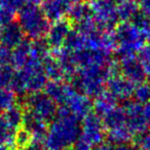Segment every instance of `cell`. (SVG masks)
Wrapping results in <instances>:
<instances>
[{"label": "cell", "instance_id": "6da1fadb", "mask_svg": "<svg viewBox=\"0 0 150 150\" xmlns=\"http://www.w3.org/2000/svg\"><path fill=\"white\" fill-rule=\"evenodd\" d=\"M80 120L59 107L58 115L50 123L43 141L45 150H69L80 137Z\"/></svg>", "mask_w": 150, "mask_h": 150}, {"label": "cell", "instance_id": "7a4b0ae2", "mask_svg": "<svg viewBox=\"0 0 150 150\" xmlns=\"http://www.w3.org/2000/svg\"><path fill=\"white\" fill-rule=\"evenodd\" d=\"M18 24L27 39L38 40L45 38L50 27V22L44 15L41 7L25 3L18 11Z\"/></svg>", "mask_w": 150, "mask_h": 150}, {"label": "cell", "instance_id": "3957f363", "mask_svg": "<svg viewBox=\"0 0 150 150\" xmlns=\"http://www.w3.org/2000/svg\"><path fill=\"white\" fill-rule=\"evenodd\" d=\"M115 52L120 58L135 56L146 44L145 34L131 22L119 23L114 28Z\"/></svg>", "mask_w": 150, "mask_h": 150}, {"label": "cell", "instance_id": "277c9868", "mask_svg": "<svg viewBox=\"0 0 150 150\" xmlns=\"http://www.w3.org/2000/svg\"><path fill=\"white\" fill-rule=\"evenodd\" d=\"M23 107L47 125L54 120L59 110L57 103L41 91L27 95L24 98Z\"/></svg>", "mask_w": 150, "mask_h": 150}, {"label": "cell", "instance_id": "5b68a950", "mask_svg": "<svg viewBox=\"0 0 150 150\" xmlns=\"http://www.w3.org/2000/svg\"><path fill=\"white\" fill-rule=\"evenodd\" d=\"M116 4L112 0H94L90 3L94 21L101 30H113L118 25Z\"/></svg>", "mask_w": 150, "mask_h": 150}, {"label": "cell", "instance_id": "8992f818", "mask_svg": "<svg viewBox=\"0 0 150 150\" xmlns=\"http://www.w3.org/2000/svg\"><path fill=\"white\" fill-rule=\"evenodd\" d=\"M106 127L102 119L94 112H91L82 119L79 138L92 147H97L106 140Z\"/></svg>", "mask_w": 150, "mask_h": 150}, {"label": "cell", "instance_id": "52a82bcc", "mask_svg": "<svg viewBox=\"0 0 150 150\" xmlns=\"http://www.w3.org/2000/svg\"><path fill=\"white\" fill-rule=\"evenodd\" d=\"M127 118V127L134 136H138L148 131L150 125L144 112V105L136 101H127L123 105Z\"/></svg>", "mask_w": 150, "mask_h": 150}, {"label": "cell", "instance_id": "ba28073f", "mask_svg": "<svg viewBox=\"0 0 150 150\" xmlns=\"http://www.w3.org/2000/svg\"><path fill=\"white\" fill-rule=\"evenodd\" d=\"M135 84L125 78L120 73H113L106 82V92H108L116 101L127 102L133 97Z\"/></svg>", "mask_w": 150, "mask_h": 150}, {"label": "cell", "instance_id": "9c48e42d", "mask_svg": "<svg viewBox=\"0 0 150 150\" xmlns=\"http://www.w3.org/2000/svg\"><path fill=\"white\" fill-rule=\"evenodd\" d=\"M60 108H63L79 120H82L92 112L93 103L88 97L74 90Z\"/></svg>", "mask_w": 150, "mask_h": 150}, {"label": "cell", "instance_id": "30bf717a", "mask_svg": "<svg viewBox=\"0 0 150 150\" xmlns=\"http://www.w3.org/2000/svg\"><path fill=\"white\" fill-rule=\"evenodd\" d=\"M72 30V24L66 17L54 22L45 36V40L50 47V50L62 48Z\"/></svg>", "mask_w": 150, "mask_h": 150}, {"label": "cell", "instance_id": "8fae6325", "mask_svg": "<svg viewBox=\"0 0 150 150\" xmlns=\"http://www.w3.org/2000/svg\"><path fill=\"white\" fill-rule=\"evenodd\" d=\"M118 68L119 73L135 86L143 83L147 79L145 71L143 70L137 57L135 56H127L120 58L118 62Z\"/></svg>", "mask_w": 150, "mask_h": 150}, {"label": "cell", "instance_id": "7c38bea8", "mask_svg": "<svg viewBox=\"0 0 150 150\" xmlns=\"http://www.w3.org/2000/svg\"><path fill=\"white\" fill-rule=\"evenodd\" d=\"M48 125H47L45 121L41 120L37 116H35L34 114H32L31 112H29L24 108V117L22 127L31 135L33 141H44V138H45V135L47 133Z\"/></svg>", "mask_w": 150, "mask_h": 150}, {"label": "cell", "instance_id": "4fadbf2b", "mask_svg": "<svg viewBox=\"0 0 150 150\" xmlns=\"http://www.w3.org/2000/svg\"><path fill=\"white\" fill-rule=\"evenodd\" d=\"M24 39L25 35L18 22L13 21L0 28V45L6 50H11L16 48Z\"/></svg>", "mask_w": 150, "mask_h": 150}, {"label": "cell", "instance_id": "5bb4252c", "mask_svg": "<svg viewBox=\"0 0 150 150\" xmlns=\"http://www.w3.org/2000/svg\"><path fill=\"white\" fill-rule=\"evenodd\" d=\"M67 19L72 24V27L78 28L80 26L94 21L90 3L84 1H78L71 5L67 13Z\"/></svg>", "mask_w": 150, "mask_h": 150}, {"label": "cell", "instance_id": "9a60e30c", "mask_svg": "<svg viewBox=\"0 0 150 150\" xmlns=\"http://www.w3.org/2000/svg\"><path fill=\"white\" fill-rule=\"evenodd\" d=\"M72 3L68 0H43L41 8L50 22H56L65 18Z\"/></svg>", "mask_w": 150, "mask_h": 150}, {"label": "cell", "instance_id": "2e32d148", "mask_svg": "<svg viewBox=\"0 0 150 150\" xmlns=\"http://www.w3.org/2000/svg\"><path fill=\"white\" fill-rule=\"evenodd\" d=\"M116 107L117 101L106 91H104L102 94L96 97L94 103H93L94 113L98 115L101 119L104 118L107 114H109Z\"/></svg>", "mask_w": 150, "mask_h": 150}, {"label": "cell", "instance_id": "e0dca14e", "mask_svg": "<svg viewBox=\"0 0 150 150\" xmlns=\"http://www.w3.org/2000/svg\"><path fill=\"white\" fill-rule=\"evenodd\" d=\"M31 54V40L25 38L16 48L11 50V65L16 69H21L29 62Z\"/></svg>", "mask_w": 150, "mask_h": 150}, {"label": "cell", "instance_id": "ac0fdd59", "mask_svg": "<svg viewBox=\"0 0 150 150\" xmlns=\"http://www.w3.org/2000/svg\"><path fill=\"white\" fill-rule=\"evenodd\" d=\"M139 11L140 7L135 0H122L116 4V13L119 23L131 22Z\"/></svg>", "mask_w": 150, "mask_h": 150}, {"label": "cell", "instance_id": "d6986e66", "mask_svg": "<svg viewBox=\"0 0 150 150\" xmlns=\"http://www.w3.org/2000/svg\"><path fill=\"white\" fill-rule=\"evenodd\" d=\"M102 120L105 127H106V131L127 125V118H125V112L123 106H117L109 114H107Z\"/></svg>", "mask_w": 150, "mask_h": 150}, {"label": "cell", "instance_id": "ffe728a7", "mask_svg": "<svg viewBox=\"0 0 150 150\" xmlns=\"http://www.w3.org/2000/svg\"><path fill=\"white\" fill-rule=\"evenodd\" d=\"M42 65H43L44 72H45L47 79L52 81H59V80L65 79L64 73L52 54L46 57L42 62Z\"/></svg>", "mask_w": 150, "mask_h": 150}, {"label": "cell", "instance_id": "44dd1931", "mask_svg": "<svg viewBox=\"0 0 150 150\" xmlns=\"http://www.w3.org/2000/svg\"><path fill=\"white\" fill-rule=\"evenodd\" d=\"M19 131V129H18ZM17 129H15L5 119L4 115L0 114V144H3L7 147H13L15 137L17 134Z\"/></svg>", "mask_w": 150, "mask_h": 150}, {"label": "cell", "instance_id": "7402d4cb", "mask_svg": "<svg viewBox=\"0 0 150 150\" xmlns=\"http://www.w3.org/2000/svg\"><path fill=\"white\" fill-rule=\"evenodd\" d=\"M4 115L5 119L7 120V122L11 125L15 129H20L22 127V123H23V117H24V108L22 105L16 104L13 107L6 110L4 113H2Z\"/></svg>", "mask_w": 150, "mask_h": 150}, {"label": "cell", "instance_id": "603a6c76", "mask_svg": "<svg viewBox=\"0 0 150 150\" xmlns=\"http://www.w3.org/2000/svg\"><path fill=\"white\" fill-rule=\"evenodd\" d=\"M17 104V95L9 88H0V114Z\"/></svg>", "mask_w": 150, "mask_h": 150}, {"label": "cell", "instance_id": "cb8c5ba5", "mask_svg": "<svg viewBox=\"0 0 150 150\" xmlns=\"http://www.w3.org/2000/svg\"><path fill=\"white\" fill-rule=\"evenodd\" d=\"M133 98L134 101L145 105L150 103V82H143L135 86Z\"/></svg>", "mask_w": 150, "mask_h": 150}, {"label": "cell", "instance_id": "d4e9b609", "mask_svg": "<svg viewBox=\"0 0 150 150\" xmlns=\"http://www.w3.org/2000/svg\"><path fill=\"white\" fill-rule=\"evenodd\" d=\"M137 59L141 64L143 70L147 75V79L150 82V44H145L137 52Z\"/></svg>", "mask_w": 150, "mask_h": 150}, {"label": "cell", "instance_id": "484cf974", "mask_svg": "<svg viewBox=\"0 0 150 150\" xmlns=\"http://www.w3.org/2000/svg\"><path fill=\"white\" fill-rule=\"evenodd\" d=\"M32 137L26 129L23 127L19 129L16 134L15 142H13V148L17 150H25L28 146L31 144Z\"/></svg>", "mask_w": 150, "mask_h": 150}, {"label": "cell", "instance_id": "4316f807", "mask_svg": "<svg viewBox=\"0 0 150 150\" xmlns=\"http://www.w3.org/2000/svg\"><path fill=\"white\" fill-rule=\"evenodd\" d=\"M17 13L13 9H9L7 7L0 6V28L3 26H6L15 21V18Z\"/></svg>", "mask_w": 150, "mask_h": 150}, {"label": "cell", "instance_id": "83f0119b", "mask_svg": "<svg viewBox=\"0 0 150 150\" xmlns=\"http://www.w3.org/2000/svg\"><path fill=\"white\" fill-rule=\"evenodd\" d=\"M136 142H134L139 150H150V129L136 136Z\"/></svg>", "mask_w": 150, "mask_h": 150}, {"label": "cell", "instance_id": "f1b7e54d", "mask_svg": "<svg viewBox=\"0 0 150 150\" xmlns=\"http://www.w3.org/2000/svg\"><path fill=\"white\" fill-rule=\"evenodd\" d=\"M114 150H139V148L132 142L127 144H121V145L115 146Z\"/></svg>", "mask_w": 150, "mask_h": 150}, {"label": "cell", "instance_id": "f546056e", "mask_svg": "<svg viewBox=\"0 0 150 150\" xmlns=\"http://www.w3.org/2000/svg\"><path fill=\"white\" fill-rule=\"evenodd\" d=\"M115 146L114 145H111V144L109 143H103L101 144V145L97 146V147H95L93 150H114Z\"/></svg>", "mask_w": 150, "mask_h": 150}, {"label": "cell", "instance_id": "4dcf8cb0", "mask_svg": "<svg viewBox=\"0 0 150 150\" xmlns=\"http://www.w3.org/2000/svg\"><path fill=\"white\" fill-rule=\"evenodd\" d=\"M0 150H7V147L3 144H0Z\"/></svg>", "mask_w": 150, "mask_h": 150}, {"label": "cell", "instance_id": "1f68e13d", "mask_svg": "<svg viewBox=\"0 0 150 150\" xmlns=\"http://www.w3.org/2000/svg\"><path fill=\"white\" fill-rule=\"evenodd\" d=\"M84 2H88V3H91L92 1H94V0H83Z\"/></svg>", "mask_w": 150, "mask_h": 150}, {"label": "cell", "instance_id": "d6a6232c", "mask_svg": "<svg viewBox=\"0 0 150 150\" xmlns=\"http://www.w3.org/2000/svg\"><path fill=\"white\" fill-rule=\"evenodd\" d=\"M11 150H17V149H15V148H13V149H11Z\"/></svg>", "mask_w": 150, "mask_h": 150}, {"label": "cell", "instance_id": "836d02e7", "mask_svg": "<svg viewBox=\"0 0 150 150\" xmlns=\"http://www.w3.org/2000/svg\"><path fill=\"white\" fill-rule=\"evenodd\" d=\"M0 48H1V45H0Z\"/></svg>", "mask_w": 150, "mask_h": 150}]
</instances>
